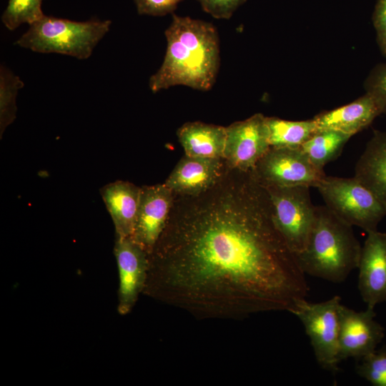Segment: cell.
<instances>
[{
    "label": "cell",
    "instance_id": "obj_1",
    "mask_svg": "<svg viewBox=\"0 0 386 386\" xmlns=\"http://www.w3.org/2000/svg\"><path fill=\"white\" fill-rule=\"evenodd\" d=\"M192 197L169 216L156 243L169 299L204 315L245 316L290 312L306 298L305 274L274 224L266 189L250 172Z\"/></svg>",
    "mask_w": 386,
    "mask_h": 386
},
{
    "label": "cell",
    "instance_id": "obj_2",
    "mask_svg": "<svg viewBox=\"0 0 386 386\" xmlns=\"http://www.w3.org/2000/svg\"><path fill=\"white\" fill-rule=\"evenodd\" d=\"M167 51L163 62L149 79L153 92L182 85L208 91L219 67V41L211 23L173 14L164 31Z\"/></svg>",
    "mask_w": 386,
    "mask_h": 386
},
{
    "label": "cell",
    "instance_id": "obj_3",
    "mask_svg": "<svg viewBox=\"0 0 386 386\" xmlns=\"http://www.w3.org/2000/svg\"><path fill=\"white\" fill-rule=\"evenodd\" d=\"M361 249L352 226L323 205L316 206L307 246L295 256L305 274L340 283L357 268Z\"/></svg>",
    "mask_w": 386,
    "mask_h": 386
},
{
    "label": "cell",
    "instance_id": "obj_4",
    "mask_svg": "<svg viewBox=\"0 0 386 386\" xmlns=\"http://www.w3.org/2000/svg\"><path fill=\"white\" fill-rule=\"evenodd\" d=\"M110 20L74 21L47 16L29 25L15 44L39 53H57L78 59H88L109 31Z\"/></svg>",
    "mask_w": 386,
    "mask_h": 386
},
{
    "label": "cell",
    "instance_id": "obj_5",
    "mask_svg": "<svg viewBox=\"0 0 386 386\" xmlns=\"http://www.w3.org/2000/svg\"><path fill=\"white\" fill-rule=\"evenodd\" d=\"M325 205L341 219L366 232L377 230L386 207L355 177L325 176L316 187Z\"/></svg>",
    "mask_w": 386,
    "mask_h": 386
},
{
    "label": "cell",
    "instance_id": "obj_6",
    "mask_svg": "<svg viewBox=\"0 0 386 386\" xmlns=\"http://www.w3.org/2000/svg\"><path fill=\"white\" fill-rule=\"evenodd\" d=\"M264 187V186H263ZM270 199L274 224L290 249L301 252L307 246L315 218L310 187H264Z\"/></svg>",
    "mask_w": 386,
    "mask_h": 386
},
{
    "label": "cell",
    "instance_id": "obj_7",
    "mask_svg": "<svg viewBox=\"0 0 386 386\" xmlns=\"http://www.w3.org/2000/svg\"><path fill=\"white\" fill-rule=\"evenodd\" d=\"M341 297L335 295L321 302H310L306 298L298 302L291 313L304 325L310 337L315 358L325 370L338 371L340 309Z\"/></svg>",
    "mask_w": 386,
    "mask_h": 386
},
{
    "label": "cell",
    "instance_id": "obj_8",
    "mask_svg": "<svg viewBox=\"0 0 386 386\" xmlns=\"http://www.w3.org/2000/svg\"><path fill=\"white\" fill-rule=\"evenodd\" d=\"M250 172L264 187L316 188L326 176L324 169L317 167L300 147H270Z\"/></svg>",
    "mask_w": 386,
    "mask_h": 386
},
{
    "label": "cell",
    "instance_id": "obj_9",
    "mask_svg": "<svg viewBox=\"0 0 386 386\" xmlns=\"http://www.w3.org/2000/svg\"><path fill=\"white\" fill-rule=\"evenodd\" d=\"M223 159L231 169L250 172L270 148L265 117L257 113L226 127Z\"/></svg>",
    "mask_w": 386,
    "mask_h": 386
},
{
    "label": "cell",
    "instance_id": "obj_10",
    "mask_svg": "<svg viewBox=\"0 0 386 386\" xmlns=\"http://www.w3.org/2000/svg\"><path fill=\"white\" fill-rule=\"evenodd\" d=\"M374 309L357 312L342 304L340 309L338 360L360 361L377 350L385 337V328L375 320Z\"/></svg>",
    "mask_w": 386,
    "mask_h": 386
},
{
    "label": "cell",
    "instance_id": "obj_11",
    "mask_svg": "<svg viewBox=\"0 0 386 386\" xmlns=\"http://www.w3.org/2000/svg\"><path fill=\"white\" fill-rule=\"evenodd\" d=\"M174 204V193L164 184L141 187L134 229L131 239L147 254L162 234Z\"/></svg>",
    "mask_w": 386,
    "mask_h": 386
},
{
    "label": "cell",
    "instance_id": "obj_12",
    "mask_svg": "<svg viewBox=\"0 0 386 386\" xmlns=\"http://www.w3.org/2000/svg\"><path fill=\"white\" fill-rule=\"evenodd\" d=\"M367 233L357 267L358 290L367 307L375 309L386 302V232Z\"/></svg>",
    "mask_w": 386,
    "mask_h": 386
},
{
    "label": "cell",
    "instance_id": "obj_13",
    "mask_svg": "<svg viewBox=\"0 0 386 386\" xmlns=\"http://www.w3.org/2000/svg\"><path fill=\"white\" fill-rule=\"evenodd\" d=\"M114 254L119 274V310L132 309L146 278L147 252L129 237H117Z\"/></svg>",
    "mask_w": 386,
    "mask_h": 386
},
{
    "label": "cell",
    "instance_id": "obj_14",
    "mask_svg": "<svg viewBox=\"0 0 386 386\" xmlns=\"http://www.w3.org/2000/svg\"><path fill=\"white\" fill-rule=\"evenodd\" d=\"M222 159L185 155L164 184L174 194L184 197L201 194L221 179Z\"/></svg>",
    "mask_w": 386,
    "mask_h": 386
},
{
    "label": "cell",
    "instance_id": "obj_15",
    "mask_svg": "<svg viewBox=\"0 0 386 386\" xmlns=\"http://www.w3.org/2000/svg\"><path fill=\"white\" fill-rule=\"evenodd\" d=\"M381 114L373 97L365 93L350 104L318 114L314 119L317 131L334 130L352 137Z\"/></svg>",
    "mask_w": 386,
    "mask_h": 386
},
{
    "label": "cell",
    "instance_id": "obj_16",
    "mask_svg": "<svg viewBox=\"0 0 386 386\" xmlns=\"http://www.w3.org/2000/svg\"><path fill=\"white\" fill-rule=\"evenodd\" d=\"M141 187L124 181L109 183L100 189L113 220L117 237L131 238L135 226Z\"/></svg>",
    "mask_w": 386,
    "mask_h": 386
},
{
    "label": "cell",
    "instance_id": "obj_17",
    "mask_svg": "<svg viewBox=\"0 0 386 386\" xmlns=\"http://www.w3.org/2000/svg\"><path fill=\"white\" fill-rule=\"evenodd\" d=\"M354 177L386 207V132L373 131L356 163Z\"/></svg>",
    "mask_w": 386,
    "mask_h": 386
},
{
    "label": "cell",
    "instance_id": "obj_18",
    "mask_svg": "<svg viewBox=\"0 0 386 386\" xmlns=\"http://www.w3.org/2000/svg\"><path fill=\"white\" fill-rule=\"evenodd\" d=\"M177 135L185 155L223 159L226 127L201 122H187L180 127Z\"/></svg>",
    "mask_w": 386,
    "mask_h": 386
},
{
    "label": "cell",
    "instance_id": "obj_19",
    "mask_svg": "<svg viewBox=\"0 0 386 386\" xmlns=\"http://www.w3.org/2000/svg\"><path fill=\"white\" fill-rule=\"evenodd\" d=\"M265 125L269 145L273 147H300L317 132L314 118L290 121L265 117Z\"/></svg>",
    "mask_w": 386,
    "mask_h": 386
},
{
    "label": "cell",
    "instance_id": "obj_20",
    "mask_svg": "<svg viewBox=\"0 0 386 386\" xmlns=\"http://www.w3.org/2000/svg\"><path fill=\"white\" fill-rule=\"evenodd\" d=\"M352 136L334 130H319L300 147L319 169H324L341 154Z\"/></svg>",
    "mask_w": 386,
    "mask_h": 386
},
{
    "label": "cell",
    "instance_id": "obj_21",
    "mask_svg": "<svg viewBox=\"0 0 386 386\" xmlns=\"http://www.w3.org/2000/svg\"><path fill=\"white\" fill-rule=\"evenodd\" d=\"M21 79L4 65L0 67V135L16 118V97L24 86Z\"/></svg>",
    "mask_w": 386,
    "mask_h": 386
},
{
    "label": "cell",
    "instance_id": "obj_22",
    "mask_svg": "<svg viewBox=\"0 0 386 386\" xmlns=\"http://www.w3.org/2000/svg\"><path fill=\"white\" fill-rule=\"evenodd\" d=\"M41 3L42 0H9L2 23L11 31L25 23L31 24L44 16Z\"/></svg>",
    "mask_w": 386,
    "mask_h": 386
},
{
    "label": "cell",
    "instance_id": "obj_23",
    "mask_svg": "<svg viewBox=\"0 0 386 386\" xmlns=\"http://www.w3.org/2000/svg\"><path fill=\"white\" fill-rule=\"evenodd\" d=\"M358 362L355 370L359 376L372 385L386 386V345Z\"/></svg>",
    "mask_w": 386,
    "mask_h": 386
},
{
    "label": "cell",
    "instance_id": "obj_24",
    "mask_svg": "<svg viewBox=\"0 0 386 386\" xmlns=\"http://www.w3.org/2000/svg\"><path fill=\"white\" fill-rule=\"evenodd\" d=\"M367 94L373 97L381 113L386 114V63L375 66L365 81Z\"/></svg>",
    "mask_w": 386,
    "mask_h": 386
},
{
    "label": "cell",
    "instance_id": "obj_25",
    "mask_svg": "<svg viewBox=\"0 0 386 386\" xmlns=\"http://www.w3.org/2000/svg\"><path fill=\"white\" fill-rule=\"evenodd\" d=\"M202 9L216 19H228L246 0H198Z\"/></svg>",
    "mask_w": 386,
    "mask_h": 386
},
{
    "label": "cell",
    "instance_id": "obj_26",
    "mask_svg": "<svg viewBox=\"0 0 386 386\" xmlns=\"http://www.w3.org/2000/svg\"><path fill=\"white\" fill-rule=\"evenodd\" d=\"M182 0H134L139 14L164 16L173 12Z\"/></svg>",
    "mask_w": 386,
    "mask_h": 386
},
{
    "label": "cell",
    "instance_id": "obj_27",
    "mask_svg": "<svg viewBox=\"0 0 386 386\" xmlns=\"http://www.w3.org/2000/svg\"><path fill=\"white\" fill-rule=\"evenodd\" d=\"M377 34V42L382 54L386 58V0H377L372 15Z\"/></svg>",
    "mask_w": 386,
    "mask_h": 386
}]
</instances>
